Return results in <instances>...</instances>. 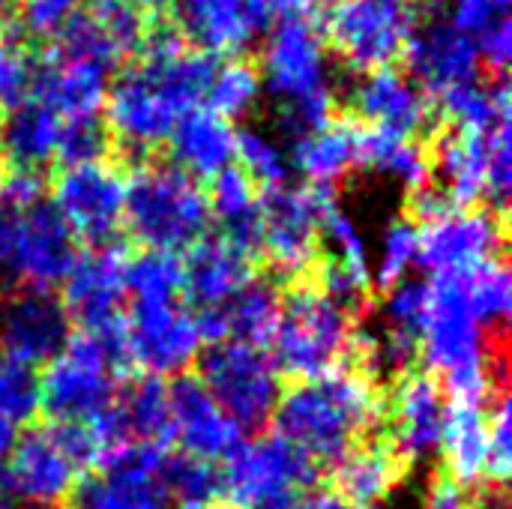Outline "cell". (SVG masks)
I'll return each mask as SVG.
<instances>
[{"instance_id":"obj_43","label":"cell","mask_w":512,"mask_h":509,"mask_svg":"<svg viewBox=\"0 0 512 509\" xmlns=\"http://www.w3.org/2000/svg\"><path fill=\"white\" fill-rule=\"evenodd\" d=\"M417 255H420V228L408 216L393 219L381 237L378 264L372 267V285L384 294L393 291L408 279V273L417 264Z\"/></svg>"},{"instance_id":"obj_28","label":"cell","mask_w":512,"mask_h":509,"mask_svg":"<svg viewBox=\"0 0 512 509\" xmlns=\"http://www.w3.org/2000/svg\"><path fill=\"white\" fill-rule=\"evenodd\" d=\"M36 102L57 111L63 120L99 117L108 99V69L84 60H54L39 66Z\"/></svg>"},{"instance_id":"obj_9","label":"cell","mask_w":512,"mask_h":509,"mask_svg":"<svg viewBox=\"0 0 512 509\" xmlns=\"http://www.w3.org/2000/svg\"><path fill=\"white\" fill-rule=\"evenodd\" d=\"M315 480L318 468L276 435L240 441L219 471L231 509H288Z\"/></svg>"},{"instance_id":"obj_33","label":"cell","mask_w":512,"mask_h":509,"mask_svg":"<svg viewBox=\"0 0 512 509\" xmlns=\"http://www.w3.org/2000/svg\"><path fill=\"white\" fill-rule=\"evenodd\" d=\"M360 165L399 180L411 192H420L423 186H429V177H432L429 153L417 144V138H405L387 129L360 132Z\"/></svg>"},{"instance_id":"obj_5","label":"cell","mask_w":512,"mask_h":509,"mask_svg":"<svg viewBox=\"0 0 512 509\" xmlns=\"http://www.w3.org/2000/svg\"><path fill=\"white\" fill-rule=\"evenodd\" d=\"M210 204L204 186L165 162H141L126 180L123 225L150 252H171L195 246L207 237Z\"/></svg>"},{"instance_id":"obj_7","label":"cell","mask_w":512,"mask_h":509,"mask_svg":"<svg viewBox=\"0 0 512 509\" xmlns=\"http://www.w3.org/2000/svg\"><path fill=\"white\" fill-rule=\"evenodd\" d=\"M126 267L129 252L120 243L93 246L78 255L69 276L63 279V309L78 333L96 339L123 372L132 369L126 345Z\"/></svg>"},{"instance_id":"obj_4","label":"cell","mask_w":512,"mask_h":509,"mask_svg":"<svg viewBox=\"0 0 512 509\" xmlns=\"http://www.w3.org/2000/svg\"><path fill=\"white\" fill-rule=\"evenodd\" d=\"M357 312L333 300L315 279L291 285L282 300V321L273 336V363L279 375L297 384L315 381L351 360Z\"/></svg>"},{"instance_id":"obj_51","label":"cell","mask_w":512,"mask_h":509,"mask_svg":"<svg viewBox=\"0 0 512 509\" xmlns=\"http://www.w3.org/2000/svg\"><path fill=\"white\" fill-rule=\"evenodd\" d=\"M3 198L9 201V210H27L42 204V195L48 189V180L39 168H9L3 174Z\"/></svg>"},{"instance_id":"obj_46","label":"cell","mask_w":512,"mask_h":509,"mask_svg":"<svg viewBox=\"0 0 512 509\" xmlns=\"http://www.w3.org/2000/svg\"><path fill=\"white\" fill-rule=\"evenodd\" d=\"M39 63L33 60L30 48L18 36L0 39V111L12 114L15 108L27 105L36 93Z\"/></svg>"},{"instance_id":"obj_25","label":"cell","mask_w":512,"mask_h":509,"mask_svg":"<svg viewBox=\"0 0 512 509\" xmlns=\"http://www.w3.org/2000/svg\"><path fill=\"white\" fill-rule=\"evenodd\" d=\"M165 450L135 447L117 468L84 480L78 489V509H165L159 483Z\"/></svg>"},{"instance_id":"obj_12","label":"cell","mask_w":512,"mask_h":509,"mask_svg":"<svg viewBox=\"0 0 512 509\" xmlns=\"http://www.w3.org/2000/svg\"><path fill=\"white\" fill-rule=\"evenodd\" d=\"M417 30L414 0H336L327 39L336 54L360 72L393 66Z\"/></svg>"},{"instance_id":"obj_58","label":"cell","mask_w":512,"mask_h":509,"mask_svg":"<svg viewBox=\"0 0 512 509\" xmlns=\"http://www.w3.org/2000/svg\"><path fill=\"white\" fill-rule=\"evenodd\" d=\"M15 3H18V0H0V21H6V18L12 15Z\"/></svg>"},{"instance_id":"obj_3","label":"cell","mask_w":512,"mask_h":509,"mask_svg":"<svg viewBox=\"0 0 512 509\" xmlns=\"http://www.w3.org/2000/svg\"><path fill=\"white\" fill-rule=\"evenodd\" d=\"M261 78L279 99V129L291 138L321 129L333 120V72L327 45L315 21L306 15L276 21L264 57Z\"/></svg>"},{"instance_id":"obj_19","label":"cell","mask_w":512,"mask_h":509,"mask_svg":"<svg viewBox=\"0 0 512 509\" xmlns=\"http://www.w3.org/2000/svg\"><path fill=\"white\" fill-rule=\"evenodd\" d=\"M63 303L48 291L0 294V348L3 357L36 366L48 363L72 336Z\"/></svg>"},{"instance_id":"obj_2","label":"cell","mask_w":512,"mask_h":509,"mask_svg":"<svg viewBox=\"0 0 512 509\" xmlns=\"http://www.w3.org/2000/svg\"><path fill=\"white\" fill-rule=\"evenodd\" d=\"M384 420L378 378L345 363L315 381L294 384L273 411L276 438L303 453L315 468L336 465Z\"/></svg>"},{"instance_id":"obj_20","label":"cell","mask_w":512,"mask_h":509,"mask_svg":"<svg viewBox=\"0 0 512 509\" xmlns=\"http://www.w3.org/2000/svg\"><path fill=\"white\" fill-rule=\"evenodd\" d=\"M174 27L186 45L213 57L249 48L273 21L264 0H174Z\"/></svg>"},{"instance_id":"obj_27","label":"cell","mask_w":512,"mask_h":509,"mask_svg":"<svg viewBox=\"0 0 512 509\" xmlns=\"http://www.w3.org/2000/svg\"><path fill=\"white\" fill-rule=\"evenodd\" d=\"M360 132L363 129L351 120H330L294 138L288 162L309 186L333 189L360 168Z\"/></svg>"},{"instance_id":"obj_45","label":"cell","mask_w":512,"mask_h":509,"mask_svg":"<svg viewBox=\"0 0 512 509\" xmlns=\"http://www.w3.org/2000/svg\"><path fill=\"white\" fill-rule=\"evenodd\" d=\"M234 156L240 159V171L252 183H261L267 189H276V186L288 183V171H291L288 153L267 132H261V129H240L237 141H234Z\"/></svg>"},{"instance_id":"obj_17","label":"cell","mask_w":512,"mask_h":509,"mask_svg":"<svg viewBox=\"0 0 512 509\" xmlns=\"http://www.w3.org/2000/svg\"><path fill=\"white\" fill-rule=\"evenodd\" d=\"M102 111L108 138H114L123 147V153L132 156H144L165 144L177 120L183 117L141 63L126 69L114 81V87H108Z\"/></svg>"},{"instance_id":"obj_52","label":"cell","mask_w":512,"mask_h":509,"mask_svg":"<svg viewBox=\"0 0 512 509\" xmlns=\"http://www.w3.org/2000/svg\"><path fill=\"white\" fill-rule=\"evenodd\" d=\"M510 3L512 0H453L450 24H456L468 36H480L486 27L507 18Z\"/></svg>"},{"instance_id":"obj_26","label":"cell","mask_w":512,"mask_h":509,"mask_svg":"<svg viewBox=\"0 0 512 509\" xmlns=\"http://www.w3.org/2000/svg\"><path fill=\"white\" fill-rule=\"evenodd\" d=\"M408 462L387 441H360L330 471V483L339 501L351 507H375L405 480Z\"/></svg>"},{"instance_id":"obj_61","label":"cell","mask_w":512,"mask_h":509,"mask_svg":"<svg viewBox=\"0 0 512 509\" xmlns=\"http://www.w3.org/2000/svg\"><path fill=\"white\" fill-rule=\"evenodd\" d=\"M0 183H3V153H0ZM0 201H3V189H0Z\"/></svg>"},{"instance_id":"obj_47","label":"cell","mask_w":512,"mask_h":509,"mask_svg":"<svg viewBox=\"0 0 512 509\" xmlns=\"http://www.w3.org/2000/svg\"><path fill=\"white\" fill-rule=\"evenodd\" d=\"M108 129L99 117H84V120H63L60 141H57V159L63 168L72 165H90V162H105L108 153Z\"/></svg>"},{"instance_id":"obj_36","label":"cell","mask_w":512,"mask_h":509,"mask_svg":"<svg viewBox=\"0 0 512 509\" xmlns=\"http://www.w3.org/2000/svg\"><path fill=\"white\" fill-rule=\"evenodd\" d=\"M117 411L135 444L165 450L171 444V408H168V384L162 378H138L126 387Z\"/></svg>"},{"instance_id":"obj_53","label":"cell","mask_w":512,"mask_h":509,"mask_svg":"<svg viewBox=\"0 0 512 509\" xmlns=\"http://www.w3.org/2000/svg\"><path fill=\"white\" fill-rule=\"evenodd\" d=\"M477 42V54H480V66L486 63L492 72L504 75L512 60V27L510 18L495 21L492 27H486L480 36H474Z\"/></svg>"},{"instance_id":"obj_44","label":"cell","mask_w":512,"mask_h":509,"mask_svg":"<svg viewBox=\"0 0 512 509\" xmlns=\"http://www.w3.org/2000/svg\"><path fill=\"white\" fill-rule=\"evenodd\" d=\"M39 411H42V390H39L36 369L12 357H0V423L18 429L33 423Z\"/></svg>"},{"instance_id":"obj_24","label":"cell","mask_w":512,"mask_h":509,"mask_svg":"<svg viewBox=\"0 0 512 509\" xmlns=\"http://www.w3.org/2000/svg\"><path fill=\"white\" fill-rule=\"evenodd\" d=\"M255 255L231 237H204L186 249L183 294L198 309H216L231 303L255 276Z\"/></svg>"},{"instance_id":"obj_59","label":"cell","mask_w":512,"mask_h":509,"mask_svg":"<svg viewBox=\"0 0 512 509\" xmlns=\"http://www.w3.org/2000/svg\"><path fill=\"white\" fill-rule=\"evenodd\" d=\"M306 3V9L309 6H330V3H336V0H303Z\"/></svg>"},{"instance_id":"obj_56","label":"cell","mask_w":512,"mask_h":509,"mask_svg":"<svg viewBox=\"0 0 512 509\" xmlns=\"http://www.w3.org/2000/svg\"><path fill=\"white\" fill-rule=\"evenodd\" d=\"M15 441H18L15 429L0 423V468H3V465H6V459L12 456V450H15Z\"/></svg>"},{"instance_id":"obj_49","label":"cell","mask_w":512,"mask_h":509,"mask_svg":"<svg viewBox=\"0 0 512 509\" xmlns=\"http://www.w3.org/2000/svg\"><path fill=\"white\" fill-rule=\"evenodd\" d=\"M423 312H426V282L405 279L402 285H396L393 291H387L384 327H387V330L414 333V336L420 339Z\"/></svg>"},{"instance_id":"obj_35","label":"cell","mask_w":512,"mask_h":509,"mask_svg":"<svg viewBox=\"0 0 512 509\" xmlns=\"http://www.w3.org/2000/svg\"><path fill=\"white\" fill-rule=\"evenodd\" d=\"M210 216L225 225V237L246 246L258 258V192L240 168H225L213 177Z\"/></svg>"},{"instance_id":"obj_1","label":"cell","mask_w":512,"mask_h":509,"mask_svg":"<svg viewBox=\"0 0 512 509\" xmlns=\"http://www.w3.org/2000/svg\"><path fill=\"white\" fill-rule=\"evenodd\" d=\"M420 360L447 387L453 402L486 405L504 393L507 351L477 321L465 273H444L426 282V312L420 324Z\"/></svg>"},{"instance_id":"obj_39","label":"cell","mask_w":512,"mask_h":509,"mask_svg":"<svg viewBox=\"0 0 512 509\" xmlns=\"http://www.w3.org/2000/svg\"><path fill=\"white\" fill-rule=\"evenodd\" d=\"M261 93H264L261 69L246 57H231L213 69L207 87V108L231 123L237 117H246L258 105Z\"/></svg>"},{"instance_id":"obj_34","label":"cell","mask_w":512,"mask_h":509,"mask_svg":"<svg viewBox=\"0 0 512 509\" xmlns=\"http://www.w3.org/2000/svg\"><path fill=\"white\" fill-rule=\"evenodd\" d=\"M228 342H243L252 348L273 345V336L282 321V294L273 282L252 279L231 303L222 306Z\"/></svg>"},{"instance_id":"obj_42","label":"cell","mask_w":512,"mask_h":509,"mask_svg":"<svg viewBox=\"0 0 512 509\" xmlns=\"http://www.w3.org/2000/svg\"><path fill=\"white\" fill-rule=\"evenodd\" d=\"M183 294V261L171 252H141L126 267L129 300H177Z\"/></svg>"},{"instance_id":"obj_13","label":"cell","mask_w":512,"mask_h":509,"mask_svg":"<svg viewBox=\"0 0 512 509\" xmlns=\"http://www.w3.org/2000/svg\"><path fill=\"white\" fill-rule=\"evenodd\" d=\"M51 207L75 240L90 246L114 243L123 225L126 174L111 162L63 168L51 183Z\"/></svg>"},{"instance_id":"obj_18","label":"cell","mask_w":512,"mask_h":509,"mask_svg":"<svg viewBox=\"0 0 512 509\" xmlns=\"http://www.w3.org/2000/svg\"><path fill=\"white\" fill-rule=\"evenodd\" d=\"M447 399L444 387L420 369L396 378L390 396H384V417L390 420L387 444L411 465L423 462L441 447Z\"/></svg>"},{"instance_id":"obj_32","label":"cell","mask_w":512,"mask_h":509,"mask_svg":"<svg viewBox=\"0 0 512 509\" xmlns=\"http://www.w3.org/2000/svg\"><path fill=\"white\" fill-rule=\"evenodd\" d=\"M60 129L63 117L48 105L30 99L9 114L0 135V153L12 162V168H42L57 153Z\"/></svg>"},{"instance_id":"obj_62","label":"cell","mask_w":512,"mask_h":509,"mask_svg":"<svg viewBox=\"0 0 512 509\" xmlns=\"http://www.w3.org/2000/svg\"><path fill=\"white\" fill-rule=\"evenodd\" d=\"M0 509H21V507H15V504H0Z\"/></svg>"},{"instance_id":"obj_54","label":"cell","mask_w":512,"mask_h":509,"mask_svg":"<svg viewBox=\"0 0 512 509\" xmlns=\"http://www.w3.org/2000/svg\"><path fill=\"white\" fill-rule=\"evenodd\" d=\"M471 492L462 489L450 474L438 471L423 495V509H471Z\"/></svg>"},{"instance_id":"obj_48","label":"cell","mask_w":512,"mask_h":509,"mask_svg":"<svg viewBox=\"0 0 512 509\" xmlns=\"http://www.w3.org/2000/svg\"><path fill=\"white\" fill-rule=\"evenodd\" d=\"M512 474V414L507 390L495 396V408L489 411V471L486 483L504 489Z\"/></svg>"},{"instance_id":"obj_23","label":"cell","mask_w":512,"mask_h":509,"mask_svg":"<svg viewBox=\"0 0 512 509\" xmlns=\"http://www.w3.org/2000/svg\"><path fill=\"white\" fill-rule=\"evenodd\" d=\"M351 108L372 129H387L405 138L426 132L435 117L429 96L393 66L363 72L351 87Z\"/></svg>"},{"instance_id":"obj_55","label":"cell","mask_w":512,"mask_h":509,"mask_svg":"<svg viewBox=\"0 0 512 509\" xmlns=\"http://www.w3.org/2000/svg\"><path fill=\"white\" fill-rule=\"evenodd\" d=\"M336 501H339L336 495H303L288 509H336Z\"/></svg>"},{"instance_id":"obj_50","label":"cell","mask_w":512,"mask_h":509,"mask_svg":"<svg viewBox=\"0 0 512 509\" xmlns=\"http://www.w3.org/2000/svg\"><path fill=\"white\" fill-rule=\"evenodd\" d=\"M84 0H18L21 9V24L30 36L39 39H54L60 27L81 12Z\"/></svg>"},{"instance_id":"obj_11","label":"cell","mask_w":512,"mask_h":509,"mask_svg":"<svg viewBox=\"0 0 512 509\" xmlns=\"http://www.w3.org/2000/svg\"><path fill=\"white\" fill-rule=\"evenodd\" d=\"M198 381L240 432H258L282 399V375L273 357L243 342H219L201 357Z\"/></svg>"},{"instance_id":"obj_10","label":"cell","mask_w":512,"mask_h":509,"mask_svg":"<svg viewBox=\"0 0 512 509\" xmlns=\"http://www.w3.org/2000/svg\"><path fill=\"white\" fill-rule=\"evenodd\" d=\"M120 378V363L96 339L72 333L39 378L42 408L54 423H84L117 405Z\"/></svg>"},{"instance_id":"obj_60","label":"cell","mask_w":512,"mask_h":509,"mask_svg":"<svg viewBox=\"0 0 512 509\" xmlns=\"http://www.w3.org/2000/svg\"><path fill=\"white\" fill-rule=\"evenodd\" d=\"M180 509H231V507H219V504H207V507H180Z\"/></svg>"},{"instance_id":"obj_31","label":"cell","mask_w":512,"mask_h":509,"mask_svg":"<svg viewBox=\"0 0 512 509\" xmlns=\"http://www.w3.org/2000/svg\"><path fill=\"white\" fill-rule=\"evenodd\" d=\"M429 162L444 180L441 192L456 207H477V201L486 198V183H489L486 132L450 129L438 135Z\"/></svg>"},{"instance_id":"obj_14","label":"cell","mask_w":512,"mask_h":509,"mask_svg":"<svg viewBox=\"0 0 512 509\" xmlns=\"http://www.w3.org/2000/svg\"><path fill=\"white\" fill-rule=\"evenodd\" d=\"M420 228V255L432 276L468 273L480 264L498 261L507 246V216L483 207H453Z\"/></svg>"},{"instance_id":"obj_15","label":"cell","mask_w":512,"mask_h":509,"mask_svg":"<svg viewBox=\"0 0 512 509\" xmlns=\"http://www.w3.org/2000/svg\"><path fill=\"white\" fill-rule=\"evenodd\" d=\"M129 363L150 378L183 375L201 351L195 315L177 300H129L126 312Z\"/></svg>"},{"instance_id":"obj_40","label":"cell","mask_w":512,"mask_h":509,"mask_svg":"<svg viewBox=\"0 0 512 509\" xmlns=\"http://www.w3.org/2000/svg\"><path fill=\"white\" fill-rule=\"evenodd\" d=\"M465 288H468L471 309L477 321L483 324V330L495 339H504L512 309V279L507 264L498 258V261L468 270Z\"/></svg>"},{"instance_id":"obj_41","label":"cell","mask_w":512,"mask_h":509,"mask_svg":"<svg viewBox=\"0 0 512 509\" xmlns=\"http://www.w3.org/2000/svg\"><path fill=\"white\" fill-rule=\"evenodd\" d=\"M159 483L165 498H177L183 507H207L216 504V498L222 495L219 471L210 462L192 459L186 453L177 456L165 453L159 468Z\"/></svg>"},{"instance_id":"obj_57","label":"cell","mask_w":512,"mask_h":509,"mask_svg":"<svg viewBox=\"0 0 512 509\" xmlns=\"http://www.w3.org/2000/svg\"><path fill=\"white\" fill-rule=\"evenodd\" d=\"M135 9H150V12H156V9H165V6H174V0H129Z\"/></svg>"},{"instance_id":"obj_22","label":"cell","mask_w":512,"mask_h":509,"mask_svg":"<svg viewBox=\"0 0 512 509\" xmlns=\"http://www.w3.org/2000/svg\"><path fill=\"white\" fill-rule=\"evenodd\" d=\"M411 75L423 87V93L444 96L447 90L477 81L480 54L474 36L462 33L450 21H429L414 30L405 54Z\"/></svg>"},{"instance_id":"obj_30","label":"cell","mask_w":512,"mask_h":509,"mask_svg":"<svg viewBox=\"0 0 512 509\" xmlns=\"http://www.w3.org/2000/svg\"><path fill=\"white\" fill-rule=\"evenodd\" d=\"M234 141L237 129L225 117L213 114L210 108H192L171 132V153L177 168L189 177H216L219 171L231 168Z\"/></svg>"},{"instance_id":"obj_8","label":"cell","mask_w":512,"mask_h":509,"mask_svg":"<svg viewBox=\"0 0 512 509\" xmlns=\"http://www.w3.org/2000/svg\"><path fill=\"white\" fill-rule=\"evenodd\" d=\"M78 258V240L51 204L0 213V288L48 291L63 285ZM0 291V294H3Z\"/></svg>"},{"instance_id":"obj_21","label":"cell","mask_w":512,"mask_h":509,"mask_svg":"<svg viewBox=\"0 0 512 509\" xmlns=\"http://www.w3.org/2000/svg\"><path fill=\"white\" fill-rule=\"evenodd\" d=\"M168 408H171V441H177L180 453L216 462L228 459L240 444L237 423L216 405L198 375H177L168 384Z\"/></svg>"},{"instance_id":"obj_29","label":"cell","mask_w":512,"mask_h":509,"mask_svg":"<svg viewBox=\"0 0 512 509\" xmlns=\"http://www.w3.org/2000/svg\"><path fill=\"white\" fill-rule=\"evenodd\" d=\"M444 474H450L462 489H477L486 483L489 471V411L486 405L450 402L441 432Z\"/></svg>"},{"instance_id":"obj_6","label":"cell","mask_w":512,"mask_h":509,"mask_svg":"<svg viewBox=\"0 0 512 509\" xmlns=\"http://www.w3.org/2000/svg\"><path fill=\"white\" fill-rule=\"evenodd\" d=\"M336 207L333 192L321 186H276L258 198V255L276 276L297 285L318 273L321 222Z\"/></svg>"},{"instance_id":"obj_38","label":"cell","mask_w":512,"mask_h":509,"mask_svg":"<svg viewBox=\"0 0 512 509\" xmlns=\"http://www.w3.org/2000/svg\"><path fill=\"white\" fill-rule=\"evenodd\" d=\"M48 57H54V60H84V63H96V66L111 69L126 54L114 42V36L105 27V21L90 9V12H75L60 27Z\"/></svg>"},{"instance_id":"obj_16","label":"cell","mask_w":512,"mask_h":509,"mask_svg":"<svg viewBox=\"0 0 512 509\" xmlns=\"http://www.w3.org/2000/svg\"><path fill=\"white\" fill-rule=\"evenodd\" d=\"M81 471L60 447L51 429L27 432L15 441L12 456L0 468V492L15 507L57 509L81 486Z\"/></svg>"},{"instance_id":"obj_37","label":"cell","mask_w":512,"mask_h":509,"mask_svg":"<svg viewBox=\"0 0 512 509\" xmlns=\"http://www.w3.org/2000/svg\"><path fill=\"white\" fill-rule=\"evenodd\" d=\"M441 111L459 132H489L510 120V87L504 81L495 87H483L477 81L459 84L441 96Z\"/></svg>"}]
</instances>
